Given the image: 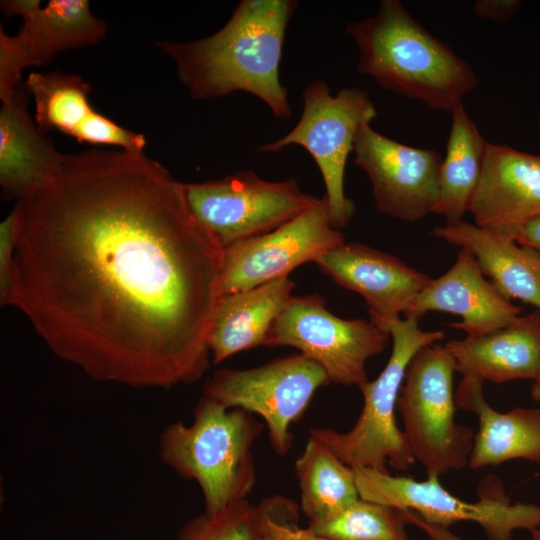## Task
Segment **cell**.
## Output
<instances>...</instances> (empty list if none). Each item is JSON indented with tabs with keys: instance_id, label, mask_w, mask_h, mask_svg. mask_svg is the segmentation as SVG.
<instances>
[{
	"instance_id": "cell-2",
	"label": "cell",
	"mask_w": 540,
	"mask_h": 540,
	"mask_svg": "<svg viewBox=\"0 0 540 540\" xmlns=\"http://www.w3.org/2000/svg\"><path fill=\"white\" fill-rule=\"evenodd\" d=\"M296 0H242L214 34L190 42H158L175 63L194 99L249 93L278 119L291 117L288 91L280 81L286 31Z\"/></svg>"
},
{
	"instance_id": "cell-24",
	"label": "cell",
	"mask_w": 540,
	"mask_h": 540,
	"mask_svg": "<svg viewBox=\"0 0 540 540\" xmlns=\"http://www.w3.org/2000/svg\"><path fill=\"white\" fill-rule=\"evenodd\" d=\"M452 121L442 157L439 177V199L434 214L457 223L469 212L479 184L489 142L466 112L463 103L452 112Z\"/></svg>"
},
{
	"instance_id": "cell-17",
	"label": "cell",
	"mask_w": 540,
	"mask_h": 540,
	"mask_svg": "<svg viewBox=\"0 0 540 540\" xmlns=\"http://www.w3.org/2000/svg\"><path fill=\"white\" fill-rule=\"evenodd\" d=\"M429 311L460 316V322L448 326L470 338L505 327L521 312L485 278L474 257L462 248L451 268L429 280L404 316L419 320Z\"/></svg>"
},
{
	"instance_id": "cell-10",
	"label": "cell",
	"mask_w": 540,
	"mask_h": 540,
	"mask_svg": "<svg viewBox=\"0 0 540 540\" xmlns=\"http://www.w3.org/2000/svg\"><path fill=\"white\" fill-rule=\"evenodd\" d=\"M389 333L362 318L343 319L318 294L292 296L272 324L264 346H290L317 363L330 383L356 386L368 380L367 361L382 353Z\"/></svg>"
},
{
	"instance_id": "cell-35",
	"label": "cell",
	"mask_w": 540,
	"mask_h": 540,
	"mask_svg": "<svg viewBox=\"0 0 540 540\" xmlns=\"http://www.w3.org/2000/svg\"><path fill=\"white\" fill-rule=\"evenodd\" d=\"M538 128H539V131H540V121H539V124H538Z\"/></svg>"
},
{
	"instance_id": "cell-29",
	"label": "cell",
	"mask_w": 540,
	"mask_h": 540,
	"mask_svg": "<svg viewBox=\"0 0 540 540\" xmlns=\"http://www.w3.org/2000/svg\"><path fill=\"white\" fill-rule=\"evenodd\" d=\"M18 232L15 207L0 223V301L8 305L14 273V256Z\"/></svg>"
},
{
	"instance_id": "cell-22",
	"label": "cell",
	"mask_w": 540,
	"mask_h": 540,
	"mask_svg": "<svg viewBox=\"0 0 540 540\" xmlns=\"http://www.w3.org/2000/svg\"><path fill=\"white\" fill-rule=\"evenodd\" d=\"M483 383L463 376L455 392L456 406L478 418L469 468L477 470L513 459L540 463V409L517 407L498 412L485 400Z\"/></svg>"
},
{
	"instance_id": "cell-19",
	"label": "cell",
	"mask_w": 540,
	"mask_h": 540,
	"mask_svg": "<svg viewBox=\"0 0 540 540\" xmlns=\"http://www.w3.org/2000/svg\"><path fill=\"white\" fill-rule=\"evenodd\" d=\"M25 82L0 94V184L6 197L32 195L62 169L65 156L28 111Z\"/></svg>"
},
{
	"instance_id": "cell-15",
	"label": "cell",
	"mask_w": 540,
	"mask_h": 540,
	"mask_svg": "<svg viewBox=\"0 0 540 540\" xmlns=\"http://www.w3.org/2000/svg\"><path fill=\"white\" fill-rule=\"evenodd\" d=\"M314 263L339 286L360 294L370 317L405 315L431 279L398 257L357 242H344Z\"/></svg>"
},
{
	"instance_id": "cell-14",
	"label": "cell",
	"mask_w": 540,
	"mask_h": 540,
	"mask_svg": "<svg viewBox=\"0 0 540 540\" xmlns=\"http://www.w3.org/2000/svg\"><path fill=\"white\" fill-rule=\"evenodd\" d=\"M353 153L355 165L370 179L380 213L405 222L434 213L442 164L435 150L402 144L365 123L357 132Z\"/></svg>"
},
{
	"instance_id": "cell-20",
	"label": "cell",
	"mask_w": 540,
	"mask_h": 540,
	"mask_svg": "<svg viewBox=\"0 0 540 540\" xmlns=\"http://www.w3.org/2000/svg\"><path fill=\"white\" fill-rule=\"evenodd\" d=\"M445 347L463 376L495 383L535 381L540 375V310L489 334L450 340Z\"/></svg>"
},
{
	"instance_id": "cell-34",
	"label": "cell",
	"mask_w": 540,
	"mask_h": 540,
	"mask_svg": "<svg viewBox=\"0 0 540 540\" xmlns=\"http://www.w3.org/2000/svg\"><path fill=\"white\" fill-rule=\"evenodd\" d=\"M530 532L532 540H540V527L532 529Z\"/></svg>"
},
{
	"instance_id": "cell-13",
	"label": "cell",
	"mask_w": 540,
	"mask_h": 540,
	"mask_svg": "<svg viewBox=\"0 0 540 540\" xmlns=\"http://www.w3.org/2000/svg\"><path fill=\"white\" fill-rule=\"evenodd\" d=\"M344 242V235L330 222L323 196L315 206L277 229L224 248L219 295L288 277L298 266L315 262Z\"/></svg>"
},
{
	"instance_id": "cell-1",
	"label": "cell",
	"mask_w": 540,
	"mask_h": 540,
	"mask_svg": "<svg viewBox=\"0 0 540 540\" xmlns=\"http://www.w3.org/2000/svg\"><path fill=\"white\" fill-rule=\"evenodd\" d=\"M15 209L8 305L55 356L136 389L203 377L224 249L185 183L144 152L92 149Z\"/></svg>"
},
{
	"instance_id": "cell-8",
	"label": "cell",
	"mask_w": 540,
	"mask_h": 540,
	"mask_svg": "<svg viewBox=\"0 0 540 540\" xmlns=\"http://www.w3.org/2000/svg\"><path fill=\"white\" fill-rule=\"evenodd\" d=\"M185 194L195 220L223 249L271 232L321 200L303 192L294 178L269 181L250 170L185 183Z\"/></svg>"
},
{
	"instance_id": "cell-32",
	"label": "cell",
	"mask_w": 540,
	"mask_h": 540,
	"mask_svg": "<svg viewBox=\"0 0 540 540\" xmlns=\"http://www.w3.org/2000/svg\"><path fill=\"white\" fill-rule=\"evenodd\" d=\"M407 523L420 528L430 540H464L452 533L449 528H444L425 522L417 513L403 510Z\"/></svg>"
},
{
	"instance_id": "cell-11",
	"label": "cell",
	"mask_w": 540,
	"mask_h": 540,
	"mask_svg": "<svg viewBox=\"0 0 540 540\" xmlns=\"http://www.w3.org/2000/svg\"><path fill=\"white\" fill-rule=\"evenodd\" d=\"M329 383L317 363L298 353L251 369H218L204 382L203 396L261 417L273 451L286 456L293 442L291 425L303 416L316 391Z\"/></svg>"
},
{
	"instance_id": "cell-28",
	"label": "cell",
	"mask_w": 540,
	"mask_h": 540,
	"mask_svg": "<svg viewBox=\"0 0 540 540\" xmlns=\"http://www.w3.org/2000/svg\"><path fill=\"white\" fill-rule=\"evenodd\" d=\"M261 540H330L299 526V506L290 498L272 495L257 505Z\"/></svg>"
},
{
	"instance_id": "cell-12",
	"label": "cell",
	"mask_w": 540,
	"mask_h": 540,
	"mask_svg": "<svg viewBox=\"0 0 540 540\" xmlns=\"http://www.w3.org/2000/svg\"><path fill=\"white\" fill-rule=\"evenodd\" d=\"M5 16L23 19L14 36L0 29V94L12 91L25 81L22 71L51 61L56 54L98 43L107 25L90 10L86 0L1 1Z\"/></svg>"
},
{
	"instance_id": "cell-5",
	"label": "cell",
	"mask_w": 540,
	"mask_h": 540,
	"mask_svg": "<svg viewBox=\"0 0 540 540\" xmlns=\"http://www.w3.org/2000/svg\"><path fill=\"white\" fill-rule=\"evenodd\" d=\"M370 319L389 333L392 351L378 377L360 388L364 404L357 421L344 433L332 428H313L309 434L352 468L368 467L388 473L389 464L395 470L404 471L415 460L395 418L400 388L414 355L421 348L444 339V333L423 331L418 320L410 317Z\"/></svg>"
},
{
	"instance_id": "cell-16",
	"label": "cell",
	"mask_w": 540,
	"mask_h": 540,
	"mask_svg": "<svg viewBox=\"0 0 540 540\" xmlns=\"http://www.w3.org/2000/svg\"><path fill=\"white\" fill-rule=\"evenodd\" d=\"M25 86L34 101V119L44 132L58 130L80 143L143 152L145 137L96 111L89 101L92 86L80 76L31 72Z\"/></svg>"
},
{
	"instance_id": "cell-3",
	"label": "cell",
	"mask_w": 540,
	"mask_h": 540,
	"mask_svg": "<svg viewBox=\"0 0 540 540\" xmlns=\"http://www.w3.org/2000/svg\"><path fill=\"white\" fill-rule=\"evenodd\" d=\"M357 71L381 88L452 112L477 86L472 67L431 34L399 0H383L377 14L351 21Z\"/></svg>"
},
{
	"instance_id": "cell-7",
	"label": "cell",
	"mask_w": 540,
	"mask_h": 540,
	"mask_svg": "<svg viewBox=\"0 0 540 540\" xmlns=\"http://www.w3.org/2000/svg\"><path fill=\"white\" fill-rule=\"evenodd\" d=\"M302 99L303 109L296 125L283 137L255 151L276 153L291 145L303 147L320 170L330 222L340 230L351 221L356 210L344 191L347 159L353 152L359 128L376 118L377 109L366 91L350 87L333 95L322 80L311 81Z\"/></svg>"
},
{
	"instance_id": "cell-26",
	"label": "cell",
	"mask_w": 540,
	"mask_h": 540,
	"mask_svg": "<svg viewBox=\"0 0 540 540\" xmlns=\"http://www.w3.org/2000/svg\"><path fill=\"white\" fill-rule=\"evenodd\" d=\"M400 509L358 498L326 522L308 527L330 540H409Z\"/></svg>"
},
{
	"instance_id": "cell-18",
	"label": "cell",
	"mask_w": 540,
	"mask_h": 540,
	"mask_svg": "<svg viewBox=\"0 0 540 540\" xmlns=\"http://www.w3.org/2000/svg\"><path fill=\"white\" fill-rule=\"evenodd\" d=\"M469 212L478 226L504 231L540 215V156L489 144Z\"/></svg>"
},
{
	"instance_id": "cell-31",
	"label": "cell",
	"mask_w": 540,
	"mask_h": 540,
	"mask_svg": "<svg viewBox=\"0 0 540 540\" xmlns=\"http://www.w3.org/2000/svg\"><path fill=\"white\" fill-rule=\"evenodd\" d=\"M500 232L507 234L519 244L531 247L540 253V215L519 226Z\"/></svg>"
},
{
	"instance_id": "cell-27",
	"label": "cell",
	"mask_w": 540,
	"mask_h": 540,
	"mask_svg": "<svg viewBox=\"0 0 540 540\" xmlns=\"http://www.w3.org/2000/svg\"><path fill=\"white\" fill-rule=\"evenodd\" d=\"M178 540H261L257 506L246 499L215 515L199 514L182 526Z\"/></svg>"
},
{
	"instance_id": "cell-21",
	"label": "cell",
	"mask_w": 540,
	"mask_h": 540,
	"mask_svg": "<svg viewBox=\"0 0 540 540\" xmlns=\"http://www.w3.org/2000/svg\"><path fill=\"white\" fill-rule=\"evenodd\" d=\"M431 234L467 250L506 298L540 310V253L497 230L461 220L435 227Z\"/></svg>"
},
{
	"instance_id": "cell-6",
	"label": "cell",
	"mask_w": 540,
	"mask_h": 540,
	"mask_svg": "<svg viewBox=\"0 0 540 540\" xmlns=\"http://www.w3.org/2000/svg\"><path fill=\"white\" fill-rule=\"evenodd\" d=\"M454 360L445 345L421 348L410 361L397 410L415 460L428 477H440L468 465L474 433L455 421Z\"/></svg>"
},
{
	"instance_id": "cell-9",
	"label": "cell",
	"mask_w": 540,
	"mask_h": 540,
	"mask_svg": "<svg viewBox=\"0 0 540 540\" xmlns=\"http://www.w3.org/2000/svg\"><path fill=\"white\" fill-rule=\"evenodd\" d=\"M359 497L417 513L425 522L449 528L460 521L481 526L488 540H510L514 531L540 527V505L512 503L498 480H486L477 502H466L447 491L438 477L416 481L368 467H354Z\"/></svg>"
},
{
	"instance_id": "cell-4",
	"label": "cell",
	"mask_w": 540,
	"mask_h": 540,
	"mask_svg": "<svg viewBox=\"0 0 540 540\" xmlns=\"http://www.w3.org/2000/svg\"><path fill=\"white\" fill-rule=\"evenodd\" d=\"M193 421L169 423L159 436V457L202 492L204 512L215 515L246 500L256 483L253 447L264 425L254 414L202 396Z\"/></svg>"
},
{
	"instance_id": "cell-30",
	"label": "cell",
	"mask_w": 540,
	"mask_h": 540,
	"mask_svg": "<svg viewBox=\"0 0 540 540\" xmlns=\"http://www.w3.org/2000/svg\"><path fill=\"white\" fill-rule=\"evenodd\" d=\"M521 6L518 0H478L473 5L475 14L481 18L503 23L511 18Z\"/></svg>"
},
{
	"instance_id": "cell-33",
	"label": "cell",
	"mask_w": 540,
	"mask_h": 540,
	"mask_svg": "<svg viewBox=\"0 0 540 540\" xmlns=\"http://www.w3.org/2000/svg\"><path fill=\"white\" fill-rule=\"evenodd\" d=\"M532 397L535 401L540 403V375L539 377L534 381L532 385Z\"/></svg>"
},
{
	"instance_id": "cell-25",
	"label": "cell",
	"mask_w": 540,
	"mask_h": 540,
	"mask_svg": "<svg viewBox=\"0 0 540 540\" xmlns=\"http://www.w3.org/2000/svg\"><path fill=\"white\" fill-rule=\"evenodd\" d=\"M295 474L309 525L326 522L359 498L353 468L313 435L295 462Z\"/></svg>"
},
{
	"instance_id": "cell-23",
	"label": "cell",
	"mask_w": 540,
	"mask_h": 540,
	"mask_svg": "<svg viewBox=\"0 0 540 540\" xmlns=\"http://www.w3.org/2000/svg\"><path fill=\"white\" fill-rule=\"evenodd\" d=\"M294 288L295 283L283 277L220 296L208 339L213 363L264 346L272 324L293 296Z\"/></svg>"
}]
</instances>
